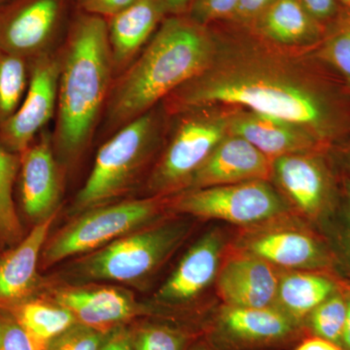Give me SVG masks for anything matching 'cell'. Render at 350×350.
<instances>
[{"instance_id":"6da1fadb","label":"cell","mask_w":350,"mask_h":350,"mask_svg":"<svg viewBox=\"0 0 350 350\" xmlns=\"http://www.w3.org/2000/svg\"><path fill=\"white\" fill-rule=\"evenodd\" d=\"M172 113L232 105L285 120L330 151L350 129V101L325 78L262 48L226 47L167 98Z\"/></svg>"},{"instance_id":"7a4b0ae2","label":"cell","mask_w":350,"mask_h":350,"mask_svg":"<svg viewBox=\"0 0 350 350\" xmlns=\"http://www.w3.org/2000/svg\"><path fill=\"white\" fill-rule=\"evenodd\" d=\"M217 44L207 25L186 14L165 17L110 91L107 125L118 130L204 72L213 61Z\"/></svg>"},{"instance_id":"3957f363","label":"cell","mask_w":350,"mask_h":350,"mask_svg":"<svg viewBox=\"0 0 350 350\" xmlns=\"http://www.w3.org/2000/svg\"><path fill=\"white\" fill-rule=\"evenodd\" d=\"M63 52L53 146L59 165L69 167L86 150L111 91L115 70L107 20L78 9Z\"/></svg>"},{"instance_id":"277c9868","label":"cell","mask_w":350,"mask_h":350,"mask_svg":"<svg viewBox=\"0 0 350 350\" xmlns=\"http://www.w3.org/2000/svg\"><path fill=\"white\" fill-rule=\"evenodd\" d=\"M187 216L165 217L71 262L68 275L85 283L112 282L139 286L162 269L194 230Z\"/></svg>"},{"instance_id":"5b68a950","label":"cell","mask_w":350,"mask_h":350,"mask_svg":"<svg viewBox=\"0 0 350 350\" xmlns=\"http://www.w3.org/2000/svg\"><path fill=\"white\" fill-rule=\"evenodd\" d=\"M160 120L155 110L118 129L100 147L94 165L73 200L72 215L110 204L131 191L153 157Z\"/></svg>"},{"instance_id":"8992f818","label":"cell","mask_w":350,"mask_h":350,"mask_svg":"<svg viewBox=\"0 0 350 350\" xmlns=\"http://www.w3.org/2000/svg\"><path fill=\"white\" fill-rule=\"evenodd\" d=\"M167 197L110 202L75 215L68 224L49 234L41 253L39 269H47L68 258L100 250L169 214Z\"/></svg>"},{"instance_id":"52a82bcc","label":"cell","mask_w":350,"mask_h":350,"mask_svg":"<svg viewBox=\"0 0 350 350\" xmlns=\"http://www.w3.org/2000/svg\"><path fill=\"white\" fill-rule=\"evenodd\" d=\"M230 248L260 258L280 269L317 271L340 280L325 238L294 213L234 229Z\"/></svg>"},{"instance_id":"ba28073f","label":"cell","mask_w":350,"mask_h":350,"mask_svg":"<svg viewBox=\"0 0 350 350\" xmlns=\"http://www.w3.org/2000/svg\"><path fill=\"white\" fill-rule=\"evenodd\" d=\"M170 213L215 220L241 229L293 213L273 182L256 180L192 189L167 197Z\"/></svg>"},{"instance_id":"9c48e42d","label":"cell","mask_w":350,"mask_h":350,"mask_svg":"<svg viewBox=\"0 0 350 350\" xmlns=\"http://www.w3.org/2000/svg\"><path fill=\"white\" fill-rule=\"evenodd\" d=\"M273 181L293 213L324 237L340 199V172L329 152H305L275 159Z\"/></svg>"},{"instance_id":"30bf717a","label":"cell","mask_w":350,"mask_h":350,"mask_svg":"<svg viewBox=\"0 0 350 350\" xmlns=\"http://www.w3.org/2000/svg\"><path fill=\"white\" fill-rule=\"evenodd\" d=\"M181 114L185 117L147 179L152 197H170L185 190L193 175L229 133L230 112L204 108Z\"/></svg>"},{"instance_id":"8fae6325","label":"cell","mask_w":350,"mask_h":350,"mask_svg":"<svg viewBox=\"0 0 350 350\" xmlns=\"http://www.w3.org/2000/svg\"><path fill=\"white\" fill-rule=\"evenodd\" d=\"M211 342L214 350L278 349L306 335L299 325L275 306L239 308L220 305L213 314Z\"/></svg>"},{"instance_id":"7c38bea8","label":"cell","mask_w":350,"mask_h":350,"mask_svg":"<svg viewBox=\"0 0 350 350\" xmlns=\"http://www.w3.org/2000/svg\"><path fill=\"white\" fill-rule=\"evenodd\" d=\"M72 1L11 0L0 9V50L27 62L50 52Z\"/></svg>"},{"instance_id":"4fadbf2b","label":"cell","mask_w":350,"mask_h":350,"mask_svg":"<svg viewBox=\"0 0 350 350\" xmlns=\"http://www.w3.org/2000/svg\"><path fill=\"white\" fill-rule=\"evenodd\" d=\"M232 234L231 227L218 225L204 232L159 288L154 303L165 308H186L214 287Z\"/></svg>"},{"instance_id":"5bb4252c","label":"cell","mask_w":350,"mask_h":350,"mask_svg":"<svg viewBox=\"0 0 350 350\" xmlns=\"http://www.w3.org/2000/svg\"><path fill=\"white\" fill-rule=\"evenodd\" d=\"M27 92L17 111L0 126V146L21 154L49 123L57 107L59 59L49 52L29 62Z\"/></svg>"},{"instance_id":"9a60e30c","label":"cell","mask_w":350,"mask_h":350,"mask_svg":"<svg viewBox=\"0 0 350 350\" xmlns=\"http://www.w3.org/2000/svg\"><path fill=\"white\" fill-rule=\"evenodd\" d=\"M38 295L64 306L75 315L78 323L103 334L149 312L131 292L94 282L52 285L44 280Z\"/></svg>"},{"instance_id":"2e32d148","label":"cell","mask_w":350,"mask_h":350,"mask_svg":"<svg viewBox=\"0 0 350 350\" xmlns=\"http://www.w3.org/2000/svg\"><path fill=\"white\" fill-rule=\"evenodd\" d=\"M21 206L27 220L36 225L59 213L63 197L62 165L49 135L40 133L20 154Z\"/></svg>"},{"instance_id":"e0dca14e","label":"cell","mask_w":350,"mask_h":350,"mask_svg":"<svg viewBox=\"0 0 350 350\" xmlns=\"http://www.w3.org/2000/svg\"><path fill=\"white\" fill-rule=\"evenodd\" d=\"M280 271L268 262L229 245L214 288L224 305L269 308L275 306Z\"/></svg>"},{"instance_id":"ac0fdd59","label":"cell","mask_w":350,"mask_h":350,"mask_svg":"<svg viewBox=\"0 0 350 350\" xmlns=\"http://www.w3.org/2000/svg\"><path fill=\"white\" fill-rule=\"evenodd\" d=\"M271 175L273 160L244 138L228 133L193 175L184 191L250 181H271Z\"/></svg>"},{"instance_id":"d6986e66","label":"cell","mask_w":350,"mask_h":350,"mask_svg":"<svg viewBox=\"0 0 350 350\" xmlns=\"http://www.w3.org/2000/svg\"><path fill=\"white\" fill-rule=\"evenodd\" d=\"M57 216L34 225L19 243L0 254L1 310H7L40 292L44 280L39 275V262Z\"/></svg>"},{"instance_id":"ffe728a7","label":"cell","mask_w":350,"mask_h":350,"mask_svg":"<svg viewBox=\"0 0 350 350\" xmlns=\"http://www.w3.org/2000/svg\"><path fill=\"white\" fill-rule=\"evenodd\" d=\"M228 133L247 140L273 161L289 154L329 152L301 126L251 110L230 112Z\"/></svg>"},{"instance_id":"44dd1931","label":"cell","mask_w":350,"mask_h":350,"mask_svg":"<svg viewBox=\"0 0 350 350\" xmlns=\"http://www.w3.org/2000/svg\"><path fill=\"white\" fill-rule=\"evenodd\" d=\"M167 17L161 0H137L107 20L115 72L125 71Z\"/></svg>"},{"instance_id":"7402d4cb","label":"cell","mask_w":350,"mask_h":350,"mask_svg":"<svg viewBox=\"0 0 350 350\" xmlns=\"http://www.w3.org/2000/svg\"><path fill=\"white\" fill-rule=\"evenodd\" d=\"M344 284L327 273L282 269L275 306L304 327L308 315Z\"/></svg>"},{"instance_id":"603a6c76","label":"cell","mask_w":350,"mask_h":350,"mask_svg":"<svg viewBox=\"0 0 350 350\" xmlns=\"http://www.w3.org/2000/svg\"><path fill=\"white\" fill-rule=\"evenodd\" d=\"M252 25L258 36L287 47L315 43L321 34L319 21L301 0H275Z\"/></svg>"},{"instance_id":"cb8c5ba5","label":"cell","mask_w":350,"mask_h":350,"mask_svg":"<svg viewBox=\"0 0 350 350\" xmlns=\"http://www.w3.org/2000/svg\"><path fill=\"white\" fill-rule=\"evenodd\" d=\"M31 338L38 350L77 323L75 315L42 295H36L7 308Z\"/></svg>"},{"instance_id":"d4e9b609","label":"cell","mask_w":350,"mask_h":350,"mask_svg":"<svg viewBox=\"0 0 350 350\" xmlns=\"http://www.w3.org/2000/svg\"><path fill=\"white\" fill-rule=\"evenodd\" d=\"M20 163V154L0 146V250L13 247L25 236L14 200Z\"/></svg>"},{"instance_id":"484cf974","label":"cell","mask_w":350,"mask_h":350,"mask_svg":"<svg viewBox=\"0 0 350 350\" xmlns=\"http://www.w3.org/2000/svg\"><path fill=\"white\" fill-rule=\"evenodd\" d=\"M340 204L324 238L335 258L338 278L350 285V176L340 172Z\"/></svg>"},{"instance_id":"4316f807","label":"cell","mask_w":350,"mask_h":350,"mask_svg":"<svg viewBox=\"0 0 350 350\" xmlns=\"http://www.w3.org/2000/svg\"><path fill=\"white\" fill-rule=\"evenodd\" d=\"M29 78V62L0 50V126L19 108Z\"/></svg>"},{"instance_id":"83f0119b","label":"cell","mask_w":350,"mask_h":350,"mask_svg":"<svg viewBox=\"0 0 350 350\" xmlns=\"http://www.w3.org/2000/svg\"><path fill=\"white\" fill-rule=\"evenodd\" d=\"M344 284L327 300L320 304L306 319V335L317 336L340 345L347 320V288Z\"/></svg>"},{"instance_id":"f1b7e54d","label":"cell","mask_w":350,"mask_h":350,"mask_svg":"<svg viewBox=\"0 0 350 350\" xmlns=\"http://www.w3.org/2000/svg\"><path fill=\"white\" fill-rule=\"evenodd\" d=\"M135 350H188L191 336L180 328L160 323L133 327Z\"/></svg>"},{"instance_id":"f546056e","label":"cell","mask_w":350,"mask_h":350,"mask_svg":"<svg viewBox=\"0 0 350 350\" xmlns=\"http://www.w3.org/2000/svg\"><path fill=\"white\" fill-rule=\"evenodd\" d=\"M317 57L334 69L350 90V20L322 43Z\"/></svg>"},{"instance_id":"4dcf8cb0","label":"cell","mask_w":350,"mask_h":350,"mask_svg":"<svg viewBox=\"0 0 350 350\" xmlns=\"http://www.w3.org/2000/svg\"><path fill=\"white\" fill-rule=\"evenodd\" d=\"M105 334L75 323L51 340L44 350H98Z\"/></svg>"},{"instance_id":"1f68e13d","label":"cell","mask_w":350,"mask_h":350,"mask_svg":"<svg viewBox=\"0 0 350 350\" xmlns=\"http://www.w3.org/2000/svg\"><path fill=\"white\" fill-rule=\"evenodd\" d=\"M239 1L241 0H193L186 15L204 25L219 20H231Z\"/></svg>"},{"instance_id":"d6a6232c","label":"cell","mask_w":350,"mask_h":350,"mask_svg":"<svg viewBox=\"0 0 350 350\" xmlns=\"http://www.w3.org/2000/svg\"><path fill=\"white\" fill-rule=\"evenodd\" d=\"M0 350H38L8 310L0 308Z\"/></svg>"},{"instance_id":"836d02e7","label":"cell","mask_w":350,"mask_h":350,"mask_svg":"<svg viewBox=\"0 0 350 350\" xmlns=\"http://www.w3.org/2000/svg\"><path fill=\"white\" fill-rule=\"evenodd\" d=\"M135 1L137 0H76V5L83 12L108 19Z\"/></svg>"},{"instance_id":"e575fe53","label":"cell","mask_w":350,"mask_h":350,"mask_svg":"<svg viewBox=\"0 0 350 350\" xmlns=\"http://www.w3.org/2000/svg\"><path fill=\"white\" fill-rule=\"evenodd\" d=\"M98 350H135L133 326L121 324L107 332Z\"/></svg>"},{"instance_id":"d590c367","label":"cell","mask_w":350,"mask_h":350,"mask_svg":"<svg viewBox=\"0 0 350 350\" xmlns=\"http://www.w3.org/2000/svg\"><path fill=\"white\" fill-rule=\"evenodd\" d=\"M273 1L275 0H241L231 20L239 24H253Z\"/></svg>"},{"instance_id":"8d00e7d4","label":"cell","mask_w":350,"mask_h":350,"mask_svg":"<svg viewBox=\"0 0 350 350\" xmlns=\"http://www.w3.org/2000/svg\"><path fill=\"white\" fill-rule=\"evenodd\" d=\"M301 1L308 13L319 22L328 19L335 13V0H301Z\"/></svg>"},{"instance_id":"74e56055","label":"cell","mask_w":350,"mask_h":350,"mask_svg":"<svg viewBox=\"0 0 350 350\" xmlns=\"http://www.w3.org/2000/svg\"><path fill=\"white\" fill-rule=\"evenodd\" d=\"M296 350H344L340 345L317 336L308 335L298 345Z\"/></svg>"},{"instance_id":"f35d334b","label":"cell","mask_w":350,"mask_h":350,"mask_svg":"<svg viewBox=\"0 0 350 350\" xmlns=\"http://www.w3.org/2000/svg\"><path fill=\"white\" fill-rule=\"evenodd\" d=\"M193 0H161L167 16L185 15Z\"/></svg>"},{"instance_id":"ab89813d","label":"cell","mask_w":350,"mask_h":350,"mask_svg":"<svg viewBox=\"0 0 350 350\" xmlns=\"http://www.w3.org/2000/svg\"><path fill=\"white\" fill-rule=\"evenodd\" d=\"M337 163L338 172L350 176V144L338 151Z\"/></svg>"},{"instance_id":"60d3db41","label":"cell","mask_w":350,"mask_h":350,"mask_svg":"<svg viewBox=\"0 0 350 350\" xmlns=\"http://www.w3.org/2000/svg\"><path fill=\"white\" fill-rule=\"evenodd\" d=\"M347 320H345L344 334H342V342H340V347H342L344 350H350V285L347 288Z\"/></svg>"},{"instance_id":"b9f144b4","label":"cell","mask_w":350,"mask_h":350,"mask_svg":"<svg viewBox=\"0 0 350 350\" xmlns=\"http://www.w3.org/2000/svg\"><path fill=\"white\" fill-rule=\"evenodd\" d=\"M188 350H214L211 345L206 342H199L197 344L191 345Z\"/></svg>"},{"instance_id":"7bdbcfd3","label":"cell","mask_w":350,"mask_h":350,"mask_svg":"<svg viewBox=\"0 0 350 350\" xmlns=\"http://www.w3.org/2000/svg\"><path fill=\"white\" fill-rule=\"evenodd\" d=\"M10 1L11 0H0V9H1L2 7L5 6L6 4H8Z\"/></svg>"},{"instance_id":"ee69618b","label":"cell","mask_w":350,"mask_h":350,"mask_svg":"<svg viewBox=\"0 0 350 350\" xmlns=\"http://www.w3.org/2000/svg\"><path fill=\"white\" fill-rule=\"evenodd\" d=\"M340 2L345 4V5L350 6V0H340Z\"/></svg>"},{"instance_id":"f6af8a7d","label":"cell","mask_w":350,"mask_h":350,"mask_svg":"<svg viewBox=\"0 0 350 350\" xmlns=\"http://www.w3.org/2000/svg\"><path fill=\"white\" fill-rule=\"evenodd\" d=\"M0 254H1V252H0Z\"/></svg>"}]
</instances>
